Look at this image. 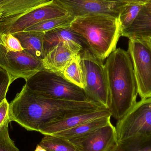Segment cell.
Here are the masks:
<instances>
[{"label":"cell","mask_w":151,"mask_h":151,"mask_svg":"<svg viewBox=\"0 0 151 151\" xmlns=\"http://www.w3.org/2000/svg\"><path fill=\"white\" fill-rule=\"evenodd\" d=\"M107 109L90 101L59 100L47 97L24 85L9 104V119L28 131L40 132L46 126L76 114Z\"/></svg>","instance_id":"6da1fadb"},{"label":"cell","mask_w":151,"mask_h":151,"mask_svg":"<svg viewBox=\"0 0 151 151\" xmlns=\"http://www.w3.org/2000/svg\"><path fill=\"white\" fill-rule=\"evenodd\" d=\"M109 96L108 110L117 120L124 117L137 103V83L130 55L119 48L104 64Z\"/></svg>","instance_id":"7a4b0ae2"},{"label":"cell","mask_w":151,"mask_h":151,"mask_svg":"<svg viewBox=\"0 0 151 151\" xmlns=\"http://www.w3.org/2000/svg\"><path fill=\"white\" fill-rule=\"evenodd\" d=\"M70 27L84 39L87 48L103 62L116 49L121 36L119 18L105 14L76 17Z\"/></svg>","instance_id":"3957f363"},{"label":"cell","mask_w":151,"mask_h":151,"mask_svg":"<svg viewBox=\"0 0 151 151\" xmlns=\"http://www.w3.org/2000/svg\"><path fill=\"white\" fill-rule=\"evenodd\" d=\"M28 89L47 97L69 101H89L82 89L65 79L60 72L43 69L26 81Z\"/></svg>","instance_id":"277c9868"},{"label":"cell","mask_w":151,"mask_h":151,"mask_svg":"<svg viewBox=\"0 0 151 151\" xmlns=\"http://www.w3.org/2000/svg\"><path fill=\"white\" fill-rule=\"evenodd\" d=\"M83 73V90L89 101L108 109L109 96L104 62L88 48L80 52Z\"/></svg>","instance_id":"5b68a950"},{"label":"cell","mask_w":151,"mask_h":151,"mask_svg":"<svg viewBox=\"0 0 151 151\" xmlns=\"http://www.w3.org/2000/svg\"><path fill=\"white\" fill-rule=\"evenodd\" d=\"M142 99L151 98V38L129 39L128 49Z\"/></svg>","instance_id":"8992f818"},{"label":"cell","mask_w":151,"mask_h":151,"mask_svg":"<svg viewBox=\"0 0 151 151\" xmlns=\"http://www.w3.org/2000/svg\"><path fill=\"white\" fill-rule=\"evenodd\" d=\"M68 14L67 10L57 2L50 0L26 13L0 19V34L22 32L43 20Z\"/></svg>","instance_id":"52a82bcc"},{"label":"cell","mask_w":151,"mask_h":151,"mask_svg":"<svg viewBox=\"0 0 151 151\" xmlns=\"http://www.w3.org/2000/svg\"><path fill=\"white\" fill-rule=\"evenodd\" d=\"M115 128L118 142L137 135H151V98L137 102Z\"/></svg>","instance_id":"ba28073f"},{"label":"cell","mask_w":151,"mask_h":151,"mask_svg":"<svg viewBox=\"0 0 151 151\" xmlns=\"http://www.w3.org/2000/svg\"><path fill=\"white\" fill-rule=\"evenodd\" d=\"M0 68L7 72L12 83L20 78L26 81L44 69L42 61L25 50L10 51L1 44Z\"/></svg>","instance_id":"9c48e42d"},{"label":"cell","mask_w":151,"mask_h":151,"mask_svg":"<svg viewBox=\"0 0 151 151\" xmlns=\"http://www.w3.org/2000/svg\"><path fill=\"white\" fill-rule=\"evenodd\" d=\"M75 17L105 14L119 18L126 3L120 0H55Z\"/></svg>","instance_id":"30bf717a"},{"label":"cell","mask_w":151,"mask_h":151,"mask_svg":"<svg viewBox=\"0 0 151 151\" xmlns=\"http://www.w3.org/2000/svg\"><path fill=\"white\" fill-rule=\"evenodd\" d=\"M68 140L77 151H111L118 142L116 128L111 122L84 135Z\"/></svg>","instance_id":"8fae6325"},{"label":"cell","mask_w":151,"mask_h":151,"mask_svg":"<svg viewBox=\"0 0 151 151\" xmlns=\"http://www.w3.org/2000/svg\"><path fill=\"white\" fill-rule=\"evenodd\" d=\"M84 49L75 42H66L58 43L46 53L42 61L44 69L61 72L73 56Z\"/></svg>","instance_id":"7c38bea8"},{"label":"cell","mask_w":151,"mask_h":151,"mask_svg":"<svg viewBox=\"0 0 151 151\" xmlns=\"http://www.w3.org/2000/svg\"><path fill=\"white\" fill-rule=\"evenodd\" d=\"M108 116L111 115L108 109L83 113L49 124L42 129L40 133L44 135H53L72 128L89 121Z\"/></svg>","instance_id":"4fadbf2b"},{"label":"cell","mask_w":151,"mask_h":151,"mask_svg":"<svg viewBox=\"0 0 151 151\" xmlns=\"http://www.w3.org/2000/svg\"><path fill=\"white\" fill-rule=\"evenodd\" d=\"M73 42L88 48L84 39L77 33L72 30L70 26L59 27L45 32L43 45L46 53L51 48L61 42Z\"/></svg>","instance_id":"5bb4252c"},{"label":"cell","mask_w":151,"mask_h":151,"mask_svg":"<svg viewBox=\"0 0 151 151\" xmlns=\"http://www.w3.org/2000/svg\"><path fill=\"white\" fill-rule=\"evenodd\" d=\"M12 35L18 39L24 50L43 61L45 57L43 45L44 32L22 31Z\"/></svg>","instance_id":"9a60e30c"},{"label":"cell","mask_w":151,"mask_h":151,"mask_svg":"<svg viewBox=\"0 0 151 151\" xmlns=\"http://www.w3.org/2000/svg\"><path fill=\"white\" fill-rule=\"evenodd\" d=\"M47 1V0H0L1 18L26 13L44 4Z\"/></svg>","instance_id":"2e32d148"},{"label":"cell","mask_w":151,"mask_h":151,"mask_svg":"<svg viewBox=\"0 0 151 151\" xmlns=\"http://www.w3.org/2000/svg\"><path fill=\"white\" fill-rule=\"evenodd\" d=\"M121 36L132 38H151V12L143 7L133 24L122 31Z\"/></svg>","instance_id":"e0dca14e"},{"label":"cell","mask_w":151,"mask_h":151,"mask_svg":"<svg viewBox=\"0 0 151 151\" xmlns=\"http://www.w3.org/2000/svg\"><path fill=\"white\" fill-rule=\"evenodd\" d=\"M111 117L105 116L97 118L53 135L67 139L77 138L109 124L111 122Z\"/></svg>","instance_id":"ac0fdd59"},{"label":"cell","mask_w":151,"mask_h":151,"mask_svg":"<svg viewBox=\"0 0 151 151\" xmlns=\"http://www.w3.org/2000/svg\"><path fill=\"white\" fill-rule=\"evenodd\" d=\"M111 151H151V135H137L119 141Z\"/></svg>","instance_id":"d6986e66"},{"label":"cell","mask_w":151,"mask_h":151,"mask_svg":"<svg viewBox=\"0 0 151 151\" xmlns=\"http://www.w3.org/2000/svg\"><path fill=\"white\" fill-rule=\"evenodd\" d=\"M60 73L69 81L83 89L84 80L80 53L73 56Z\"/></svg>","instance_id":"ffe728a7"},{"label":"cell","mask_w":151,"mask_h":151,"mask_svg":"<svg viewBox=\"0 0 151 151\" xmlns=\"http://www.w3.org/2000/svg\"><path fill=\"white\" fill-rule=\"evenodd\" d=\"M75 18L74 16L70 14L63 17L53 18L37 23L24 31L45 32L59 27L70 26Z\"/></svg>","instance_id":"44dd1931"},{"label":"cell","mask_w":151,"mask_h":151,"mask_svg":"<svg viewBox=\"0 0 151 151\" xmlns=\"http://www.w3.org/2000/svg\"><path fill=\"white\" fill-rule=\"evenodd\" d=\"M39 145L47 151H77L68 139L53 135H45Z\"/></svg>","instance_id":"7402d4cb"},{"label":"cell","mask_w":151,"mask_h":151,"mask_svg":"<svg viewBox=\"0 0 151 151\" xmlns=\"http://www.w3.org/2000/svg\"><path fill=\"white\" fill-rule=\"evenodd\" d=\"M144 5L142 4L129 3L125 5L119 17L121 32L133 24Z\"/></svg>","instance_id":"603a6c76"},{"label":"cell","mask_w":151,"mask_h":151,"mask_svg":"<svg viewBox=\"0 0 151 151\" xmlns=\"http://www.w3.org/2000/svg\"><path fill=\"white\" fill-rule=\"evenodd\" d=\"M10 122L9 119L0 127V151H19L9 135L8 126Z\"/></svg>","instance_id":"cb8c5ba5"},{"label":"cell","mask_w":151,"mask_h":151,"mask_svg":"<svg viewBox=\"0 0 151 151\" xmlns=\"http://www.w3.org/2000/svg\"><path fill=\"white\" fill-rule=\"evenodd\" d=\"M0 44L3 46L5 49L10 51L17 52L24 50L18 39L12 34H1Z\"/></svg>","instance_id":"d4e9b609"},{"label":"cell","mask_w":151,"mask_h":151,"mask_svg":"<svg viewBox=\"0 0 151 151\" xmlns=\"http://www.w3.org/2000/svg\"><path fill=\"white\" fill-rule=\"evenodd\" d=\"M12 82L7 72L0 68V104L6 99L9 87Z\"/></svg>","instance_id":"484cf974"},{"label":"cell","mask_w":151,"mask_h":151,"mask_svg":"<svg viewBox=\"0 0 151 151\" xmlns=\"http://www.w3.org/2000/svg\"><path fill=\"white\" fill-rule=\"evenodd\" d=\"M9 104L5 99L0 104V127L9 119Z\"/></svg>","instance_id":"4316f807"},{"label":"cell","mask_w":151,"mask_h":151,"mask_svg":"<svg viewBox=\"0 0 151 151\" xmlns=\"http://www.w3.org/2000/svg\"><path fill=\"white\" fill-rule=\"evenodd\" d=\"M127 4L138 3L145 4L151 1V0H120Z\"/></svg>","instance_id":"83f0119b"},{"label":"cell","mask_w":151,"mask_h":151,"mask_svg":"<svg viewBox=\"0 0 151 151\" xmlns=\"http://www.w3.org/2000/svg\"><path fill=\"white\" fill-rule=\"evenodd\" d=\"M143 7L145 9L151 12V1L144 4Z\"/></svg>","instance_id":"f1b7e54d"},{"label":"cell","mask_w":151,"mask_h":151,"mask_svg":"<svg viewBox=\"0 0 151 151\" xmlns=\"http://www.w3.org/2000/svg\"><path fill=\"white\" fill-rule=\"evenodd\" d=\"M35 151H47L44 148H42V146H41L40 145H37V147H36V149H35Z\"/></svg>","instance_id":"f546056e"},{"label":"cell","mask_w":151,"mask_h":151,"mask_svg":"<svg viewBox=\"0 0 151 151\" xmlns=\"http://www.w3.org/2000/svg\"><path fill=\"white\" fill-rule=\"evenodd\" d=\"M1 12H0V18H1Z\"/></svg>","instance_id":"4dcf8cb0"}]
</instances>
